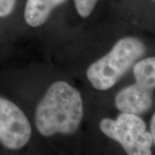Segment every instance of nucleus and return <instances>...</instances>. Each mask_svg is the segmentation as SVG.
<instances>
[{"label":"nucleus","mask_w":155,"mask_h":155,"mask_svg":"<svg viewBox=\"0 0 155 155\" xmlns=\"http://www.w3.org/2000/svg\"><path fill=\"white\" fill-rule=\"evenodd\" d=\"M84 116L83 100L77 89L65 81L52 84L35 110V122L41 135L72 134Z\"/></svg>","instance_id":"obj_1"},{"label":"nucleus","mask_w":155,"mask_h":155,"mask_svg":"<svg viewBox=\"0 0 155 155\" xmlns=\"http://www.w3.org/2000/svg\"><path fill=\"white\" fill-rule=\"evenodd\" d=\"M145 52L144 43L139 39L122 38L106 55L88 67L86 77L95 89L107 91L121 79Z\"/></svg>","instance_id":"obj_2"},{"label":"nucleus","mask_w":155,"mask_h":155,"mask_svg":"<svg viewBox=\"0 0 155 155\" xmlns=\"http://www.w3.org/2000/svg\"><path fill=\"white\" fill-rule=\"evenodd\" d=\"M99 127L106 136L121 145L127 155H152L153 138L139 116L122 113L116 120L104 118Z\"/></svg>","instance_id":"obj_3"},{"label":"nucleus","mask_w":155,"mask_h":155,"mask_svg":"<svg viewBox=\"0 0 155 155\" xmlns=\"http://www.w3.org/2000/svg\"><path fill=\"white\" fill-rule=\"evenodd\" d=\"M32 129L27 116L11 100L0 97V144L19 150L28 144Z\"/></svg>","instance_id":"obj_4"},{"label":"nucleus","mask_w":155,"mask_h":155,"mask_svg":"<svg viewBox=\"0 0 155 155\" xmlns=\"http://www.w3.org/2000/svg\"><path fill=\"white\" fill-rule=\"evenodd\" d=\"M115 104L122 113L140 116L153 105V90L134 84L122 89L116 96Z\"/></svg>","instance_id":"obj_5"},{"label":"nucleus","mask_w":155,"mask_h":155,"mask_svg":"<svg viewBox=\"0 0 155 155\" xmlns=\"http://www.w3.org/2000/svg\"><path fill=\"white\" fill-rule=\"evenodd\" d=\"M70 0H24L23 17L30 27L43 25L53 12L66 5Z\"/></svg>","instance_id":"obj_6"},{"label":"nucleus","mask_w":155,"mask_h":155,"mask_svg":"<svg viewBox=\"0 0 155 155\" xmlns=\"http://www.w3.org/2000/svg\"><path fill=\"white\" fill-rule=\"evenodd\" d=\"M136 84L149 90L155 89V57L137 62L133 69Z\"/></svg>","instance_id":"obj_7"},{"label":"nucleus","mask_w":155,"mask_h":155,"mask_svg":"<svg viewBox=\"0 0 155 155\" xmlns=\"http://www.w3.org/2000/svg\"><path fill=\"white\" fill-rule=\"evenodd\" d=\"M102 0H72L78 15L82 18H87L94 12Z\"/></svg>","instance_id":"obj_8"},{"label":"nucleus","mask_w":155,"mask_h":155,"mask_svg":"<svg viewBox=\"0 0 155 155\" xmlns=\"http://www.w3.org/2000/svg\"><path fill=\"white\" fill-rule=\"evenodd\" d=\"M18 3L19 0H0V18L11 17L17 10Z\"/></svg>","instance_id":"obj_9"},{"label":"nucleus","mask_w":155,"mask_h":155,"mask_svg":"<svg viewBox=\"0 0 155 155\" xmlns=\"http://www.w3.org/2000/svg\"><path fill=\"white\" fill-rule=\"evenodd\" d=\"M150 134L152 135L153 138V143L155 146V113L151 119V122H150Z\"/></svg>","instance_id":"obj_10"},{"label":"nucleus","mask_w":155,"mask_h":155,"mask_svg":"<svg viewBox=\"0 0 155 155\" xmlns=\"http://www.w3.org/2000/svg\"><path fill=\"white\" fill-rule=\"evenodd\" d=\"M153 2H155V0H153Z\"/></svg>","instance_id":"obj_11"}]
</instances>
